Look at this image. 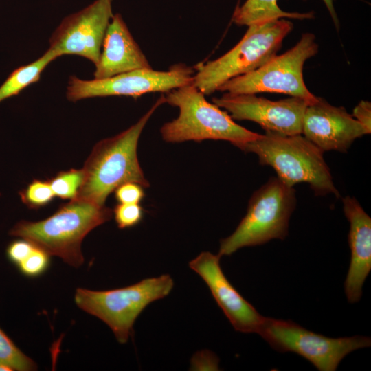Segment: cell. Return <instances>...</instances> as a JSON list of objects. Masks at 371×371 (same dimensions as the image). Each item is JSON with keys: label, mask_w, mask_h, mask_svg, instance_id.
I'll return each instance as SVG.
<instances>
[{"label": "cell", "mask_w": 371, "mask_h": 371, "mask_svg": "<svg viewBox=\"0 0 371 371\" xmlns=\"http://www.w3.org/2000/svg\"><path fill=\"white\" fill-rule=\"evenodd\" d=\"M164 103L162 95L135 124L94 146L81 168L83 178L75 199L104 205L108 196L124 183L149 186L138 161L137 144L148 120Z\"/></svg>", "instance_id": "obj_1"}, {"label": "cell", "mask_w": 371, "mask_h": 371, "mask_svg": "<svg viewBox=\"0 0 371 371\" xmlns=\"http://www.w3.org/2000/svg\"><path fill=\"white\" fill-rule=\"evenodd\" d=\"M112 216L113 210L105 205L74 199L44 220L18 222L9 234L25 239L50 256H58L78 268L84 262L81 251L83 239Z\"/></svg>", "instance_id": "obj_2"}, {"label": "cell", "mask_w": 371, "mask_h": 371, "mask_svg": "<svg viewBox=\"0 0 371 371\" xmlns=\"http://www.w3.org/2000/svg\"><path fill=\"white\" fill-rule=\"evenodd\" d=\"M256 154L262 165L270 166L286 185L308 183L316 195L339 196L324 151L302 134L284 135L266 132L238 147Z\"/></svg>", "instance_id": "obj_3"}, {"label": "cell", "mask_w": 371, "mask_h": 371, "mask_svg": "<svg viewBox=\"0 0 371 371\" xmlns=\"http://www.w3.org/2000/svg\"><path fill=\"white\" fill-rule=\"evenodd\" d=\"M204 95L193 83L166 92L165 102L177 107L179 113L161 126L160 133L164 141L220 139L238 148L260 136L236 124L227 112L207 102Z\"/></svg>", "instance_id": "obj_4"}, {"label": "cell", "mask_w": 371, "mask_h": 371, "mask_svg": "<svg viewBox=\"0 0 371 371\" xmlns=\"http://www.w3.org/2000/svg\"><path fill=\"white\" fill-rule=\"evenodd\" d=\"M247 27L242 39L232 49L198 67L192 83L203 94H211L227 80L264 65L276 55L293 25L282 18Z\"/></svg>", "instance_id": "obj_5"}, {"label": "cell", "mask_w": 371, "mask_h": 371, "mask_svg": "<svg viewBox=\"0 0 371 371\" xmlns=\"http://www.w3.org/2000/svg\"><path fill=\"white\" fill-rule=\"evenodd\" d=\"M295 205L294 188L277 177H271L254 192L235 231L221 240L218 254L229 256L245 247L260 245L275 238L284 240Z\"/></svg>", "instance_id": "obj_6"}, {"label": "cell", "mask_w": 371, "mask_h": 371, "mask_svg": "<svg viewBox=\"0 0 371 371\" xmlns=\"http://www.w3.org/2000/svg\"><path fill=\"white\" fill-rule=\"evenodd\" d=\"M173 286L172 278L166 274L106 291L78 288L74 301L79 308L104 322L119 343L125 344L143 310L150 303L167 296Z\"/></svg>", "instance_id": "obj_7"}, {"label": "cell", "mask_w": 371, "mask_h": 371, "mask_svg": "<svg viewBox=\"0 0 371 371\" xmlns=\"http://www.w3.org/2000/svg\"><path fill=\"white\" fill-rule=\"evenodd\" d=\"M318 49L315 35L305 33L286 52L275 55L249 73L227 80L217 91L233 94L284 93L313 103L317 97L309 91L304 83L303 67L308 59L317 54Z\"/></svg>", "instance_id": "obj_8"}, {"label": "cell", "mask_w": 371, "mask_h": 371, "mask_svg": "<svg viewBox=\"0 0 371 371\" xmlns=\"http://www.w3.org/2000/svg\"><path fill=\"white\" fill-rule=\"evenodd\" d=\"M274 350L295 352L320 371H335L351 352L370 347L369 337L330 338L308 330L290 320L264 317L258 332Z\"/></svg>", "instance_id": "obj_9"}, {"label": "cell", "mask_w": 371, "mask_h": 371, "mask_svg": "<svg viewBox=\"0 0 371 371\" xmlns=\"http://www.w3.org/2000/svg\"><path fill=\"white\" fill-rule=\"evenodd\" d=\"M194 70L183 63L173 65L168 71L143 69L90 80L71 76L66 96L71 102L106 96L134 98L153 92H168L193 82Z\"/></svg>", "instance_id": "obj_10"}, {"label": "cell", "mask_w": 371, "mask_h": 371, "mask_svg": "<svg viewBox=\"0 0 371 371\" xmlns=\"http://www.w3.org/2000/svg\"><path fill=\"white\" fill-rule=\"evenodd\" d=\"M112 0H95L80 11L65 17L49 38V49L58 57L78 55L95 65L98 63L103 40L113 16Z\"/></svg>", "instance_id": "obj_11"}, {"label": "cell", "mask_w": 371, "mask_h": 371, "mask_svg": "<svg viewBox=\"0 0 371 371\" xmlns=\"http://www.w3.org/2000/svg\"><path fill=\"white\" fill-rule=\"evenodd\" d=\"M212 102L230 113L233 120L258 123L267 132L284 135L302 134L304 112L309 104L297 97L273 101L255 94L226 92Z\"/></svg>", "instance_id": "obj_12"}, {"label": "cell", "mask_w": 371, "mask_h": 371, "mask_svg": "<svg viewBox=\"0 0 371 371\" xmlns=\"http://www.w3.org/2000/svg\"><path fill=\"white\" fill-rule=\"evenodd\" d=\"M221 256L201 252L189 262V267L205 282L214 299L236 331L258 333L264 316L232 286L223 273Z\"/></svg>", "instance_id": "obj_13"}, {"label": "cell", "mask_w": 371, "mask_h": 371, "mask_svg": "<svg viewBox=\"0 0 371 371\" xmlns=\"http://www.w3.org/2000/svg\"><path fill=\"white\" fill-rule=\"evenodd\" d=\"M302 134L324 152H347L353 142L366 135L361 125L342 106L317 97L306 108Z\"/></svg>", "instance_id": "obj_14"}, {"label": "cell", "mask_w": 371, "mask_h": 371, "mask_svg": "<svg viewBox=\"0 0 371 371\" xmlns=\"http://www.w3.org/2000/svg\"><path fill=\"white\" fill-rule=\"evenodd\" d=\"M342 202L350 223L348 240L351 253L344 289L348 302L355 303L362 296L364 282L371 270V218L355 198L347 196Z\"/></svg>", "instance_id": "obj_15"}, {"label": "cell", "mask_w": 371, "mask_h": 371, "mask_svg": "<svg viewBox=\"0 0 371 371\" xmlns=\"http://www.w3.org/2000/svg\"><path fill=\"white\" fill-rule=\"evenodd\" d=\"M102 47L100 59L93 73L95 79L152 68L120 14L113 16Z\"/></svg>", "instance_id": "obj_16"}, {"label": "cell", "mask_w": 371, "mask_h": 371, "mask_svg": "<svg viewBox=\"0 0 371 371\" xmlns=\"http://www.w3.org/2000/svg\"><path fill=\"white\" fill-rule=\"evenodd\" d=\"M278 0H247L238 7L233 14L234 22L238 25H251L282 18L311 19L314 13L289 12L281 10Z\"/></svg>", "instance_id": "obj_17"}, {"label": "cell", "mask_w": 371, "mask_h": 371, "mask_svg": "<svg viewBox=\"0 0 371 371\" xmlns=\"http://www.w3.org/2000/svg\"><path fill=\"white\" fill-rule=\"evenodd\" d=\"M57 58L58 55L48 49L36 60L14 69L0 87V102L38 82L45 68Z\"/></svg>", "instance_id": "obj_18"}, {"label": "cell", "mask_w": 371, "mask_h": 371, "mask_svg": "<svg viewBox=\"0 0 371 371\" xmlns=\"http://www.w3.org/2000/svg\"><path fill=\"white\" fill-rule=\"evenodd\" d=\"M0 361L8 365L13 370L34 371L37 370L36 362L24 354L1 328Z\"/></svg>", "instance_id": "obj_19"}, {"label": "cell", "mask_w": 371, "mask_h": 371, "mask_svg": "<svg viewBox=\"0 0 371 371\" xmlns=\"http://www.w3.org/2000/svg\"><path fill=\"white\" fill-rule=\"evenodd\" d=\"M82 178V169H70L58 172L48 181L55 197L71 200L76 196Z\"/></svg>", "instance_id": "obj_20"}, {"label": "cell", "mask_w": 371, "mask_h": 371, "mask_svg": "<svg viewBox=\"0 0 371 371\" xmlns=\"http://www.w3.org/2000/svg\"><path fill=\"white\" fill-rule=\"evenodd\" d=\"M19 194L22 202L30 209L44 207L55 197L48 180L40 179H34Z\"/></svg>", "instance_id": "obj_21"}, {"label": "cell", "mask_w": 371, "mask_h": 371, "mask_svg": "<svg viewBox=\"0 0 371 371\" xmlns=\"http://www.w3.org/2000/svg\"><path fill=\"white\" fill-rule=\"evenodd\" d=\"M49 258V254L35 245L30 254L16 267L24 276L35 278L42 275L48 269Z\"/></svg>", "instance_id": "obj_22"}, {"label": "cell", "mask_w": 371, "mask_h": 371, "mask_svg": "<svg viewBox=\"0 0 371 371\" xmlns=\"http://www.w3.org/2000/svg\"><path fill=\"white\" fill-rule=\"evenodd\" d=\"M117 227L125 229L135 226L141 222L144 210L139 203H118L113 210Z\"/></svg>", "instance_id": "obj_23"}, {"label": "cell", "mask_w": 371, "mask_h": 371, "mask_svg": "<svg viewBox=\"0 0 371 371\" xmlns=\"http://www.w3.org/2000/svg\"><path fill=\"white\" fill-rule=\"evenodd\" d=\"M143 187L135 182H126L119 186L115 196L120 203H139L144 197Z\"/></svg>", "instance_id": "obj_24"}, {"label": "cell", "mask_w": 371, "mask_h": 371, "mask_svg": "<svg viewBox=\"0 0 371 371\" xmlns=\"http://www.w3.org/2000/svg\"><path fill=\"white\" fill-rule=\"evenodd\" d=\"M34 247L33 243L25 239L16 240L8 245L6 255L8 260L17 266L30 254Z\"/></svg>", "instance_id": "obj_25"}, {"label": "cell", "mask_w": 371, "mask_h": 371, "mask_svg": "<svg viewBox=\"0 0 371 371\" xmlns=\"http://www.w3.org/2000/svg\"><path fill=\"white\" fill-rule=\"evenodd\" d=\"M352 115L363 128L366 135L371 132V103L361 101L353 109Z\"/></svg>", "instance_id": "obj_26"}, {"label": "cell", "mask_w": 371, "mask_h": 371, "mask_svg": "<svg viewBox=\"0 0 371 371\" xmlns=\"http://www.w3.org/2000/svg\"><path fill=\"white\" fill-rule=\"evenodd\" d=\"M326 6L330 16L335 23V25L339 29V20L334 8L333 0H322Z\"/></svg>", "instance_id": "obj_27"}, {"label": "cell", "mask_w": 371, "mask_h": 371, "mask_svg": "<svg viewBox=\"0 0 371 371\" xmlns=\"http://www.w3.org/2000/svg\"><path fill=\"white\" fill-rule=\"evenodd\" d=\"M0 371H13V370L8 365L0 361Z\"/></svg>", "instance_id": "obj_28"}]
</instances>
